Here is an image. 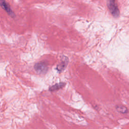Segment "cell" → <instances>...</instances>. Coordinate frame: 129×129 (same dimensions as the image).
Returning a JSON list of instances; mask_svg holds the SVG:
<instances>
[{
	"label": "cell",
	"instance_id": "6da1fadb",
	"mask_svg": "<svg viewBox=\"0 0 129 129\" xmlns=\"http://www.w3.org/2000/svg\"><path fill=\"white\" fill-rule=\"evenodd\" d=\"M108 8L112 14L115 17L117 18L119 16V11L115 0H107Z\"/></svg>",
	"mask_w": 129,
	"mask_h": 129
},
{
	"label": "cell",
	"instance_id": "7a4b0ae2",
	"mask_svg": "<svg viewBox=\"0 0 129 129\" xmlns=\"http://www.w3.org/2000/svg\"><path fill=\"white\" fill-rule=\"evenodd\" d=\"M34 68L36 73L39 74H44L46 73L48 71L47 65L44 62L36 63L34 65Z\"/></svg>",
	"mask_w": 129,
	"mask_h": 129
},
{
	"label": "cell",
	"instance_id": "3957f363",
	"mask_svg": "<svg viewBox=\"0 0 129 129\" xmlns=\"http://www.w3.org/2000/svg\"><path fill=\"white\" fill-rule=\"evenodd\" d=\"M0 6L11 17L15 18L16 17L15 13L12 10L9 5L6 2L5 0H0Z\"/></svg>",
	"mask_w": 129,
	"mask_h": 129
},
{
	"label": "cell",
	"instance_id": "277c9868",
	"mask_svg": "<svg viewBox=\"0 0 129 129\" xmlns=\"http://www.w3.org/2000/svg\"><path fill=\"white\" fill-rule=\"evenodd\" d=\"M68 59L67 57H65L64 59L62 61H61V62L57 65V67H56V70L59 72H61V71H62L67 66V64L68 62Z\"/></svg>",
	"mask_w": 129,
	"mask_h": 129
},
{
	"label": "cell",
	"instance_id": "5b68a950",
	"mask_svg": "<svg viewBox=\"0 0 129 129\" xmlns=\"http://www.w3.org/2000/svg\"><path fill=\"white\" fill-rule=\"evenodd\" d=\"M65 84H66V83H64L63 82H60V83H59L55 84V85H54L53 86H51V87H49V91L52 92V91H55V90H59V89L62 88L65 85Z\"/></svg>",
	"mask_w": 129,
	"mask_h": 129
},
{
	"label": "cell",
	"instance_id": "8992f818",
	"mask_svg": "<svg viewBox=\"0 0 129 129\" xmlns=\"http://www.w3.org/2000/svg\"><path fill=\"white\" fill-rule=\"evenodd\" d=\"M115 108L118 112H119V113H121L125 114L128 112L127 108L125 106H124L122 105H116L115 106Z\"/></svg>",
	"mask_w": 129,
	"mask_h": 129
}]
</instances>
